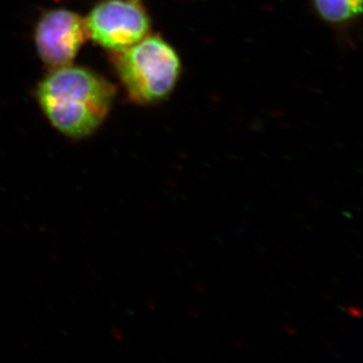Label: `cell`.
Segmentation results:
<instances>
[{"mask_svg": "<svg viewBox=\"0 0 363 363\" xmlns=\"http://www.w3.org/2000/svg\"><path fill=\"white\" fill-rule=\"evenodd\" d=\"M35 93L52 128L73 140L94 135L108 116L116 96V86L104 76L72 64L52 69Z\"/></svg>", "mask_w": 363, "mask_h": 363, "instance_id": "cell-1", "label": "cell"}, {"mask_svg": "<svg viewBox=\"0 0 363 363\" xmlns=\"http://www.w3.org/2000/svg\"><path fill=\"white\" fill-rule=\"evenodd\" d=\"M111 63L130 101L140 105L168 97L182 71L175 49L159 35H149L128 49L111 52Z\"/></svg>", "mask_w": 363, "mask_h": 363, "instance_id": "cell-2", "label": "cell"}, {"mask_svg": "<svg viewBox=\"0 0 363 363\" xmlns=\"http://www.w3.org/2000/svg\"><path fill=\"white\" fill-rule=\"evenodd\" d=\"M84 20L88 39L111 52L138 44L152 25L143 0H101Z\"/></svg>", "mask_w": 363, "mask_h": 363, "instance_id": "cell-3", "label": "cell"}, {"mask_svg": "<svg viewBox=\"0 0 363 363\" xmlns=\"http://www.w3.org/2000/svg\"><path fill=\"white\" fill-rule=\"evenodd\" d=\"M33 40L45 65L51 69L71 65L88 40L85 20L70 9H50L38 21Z\"/></svg>", "mask_w": 363, "mask_h": 363, "instance_id": "cell-4", "label": "cell"}, {"mask_svg": "<svg viewBox=\"0 0 363 363\" xmlns=\"http://www.w3.org/2000/svg\"><path fill=\"white\" fill-rule=\"evenodd\" d=\"M318 16L326 23L342 25L362 11V0H313Z\"/></svg>", "mask_w": 363, "mask_h": 363, "instance_id": "cell-5", "label": "cell"}]
</instances>
